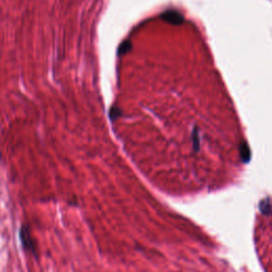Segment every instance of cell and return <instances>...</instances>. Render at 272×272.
I'll return each instance as SVG.
<instances>
[{
  "label": "cell",
  "instance_id": "6da1fadb",
  "mask_svg": "<svg viewBox=\"0 0 272 272\" xmlns=\"http://www.w3.org/2000/svg\"><path fill=\"white\" fill-rule=\"evenodd\" d=\"M20 238L22 244L26 251L31 252L32 254L36 255V242L33 240V238L30 233V228L27 224H24L20 230Z\"/></svg>",
  "mask_w": 272,
  "mask_h": 272
},
{
  "label": "cell",
  "instance_id": "277c9868",
  "mask_svg": "<svg viewBox=\"0 0 272 272\" xmlns=\"http://www.w3.org/2000/svg\"><path fill=\"white\" fill-rule=\"evenodd\" d=\"M132 45H131V42H124V44L119 47V50H118V54H124L126 52H128V51H129L131 49Z\"/></svg>",
  "mask_w": 272,
  "mask_h": 272
},
{
  "label": "cell",
  "instance_id": "5b68a950",
  "mask_svg": "<svg viewBox=\"0 0 272 272\" xmlns=\"http://www.w3.org/2000/svg\"><path fill=\"white\" fill-rule=\"evenodd\" d=\"M271 206H270V204L268 203V204H266V208H270ZM262 208V210L264 212H265V214H267V210H264V208Z\"/></svg>",
  "mask_w": 272,
  "mask_h": 272
},
{
  "label": "cell",
  "instance_id": "7a4b0ae2",
  "mask_svg": "<svg viewBox=\"0 0 272 272\" xmlns=\"http://www.w3.org/2000/svg\"><path fill=\"white\" fill-rule=\"evenodd\" d=\"M162 18L172 24H181L184 20L183 16L176 11H167L162 14Z\"/></svg>",
  "mask_w": 272,
  "mask_h": 272
},
{
  "label": "cell",
  "instance_id": "3957f363",
  "mask_svg": "<svg viewBox=\"0 0 272 272\" xmlns=\"http://www.w3.org/2000/svg\"><path fill=\"white\" fill-rule=\"evenodd\" d=\"M240 154H242V158L244 160V162H246V163L250 160V150L246 144H244L240 148Z\"/></svg>",
  "mask_w": 272,
  "mask_h": 272
}]
</instances>
